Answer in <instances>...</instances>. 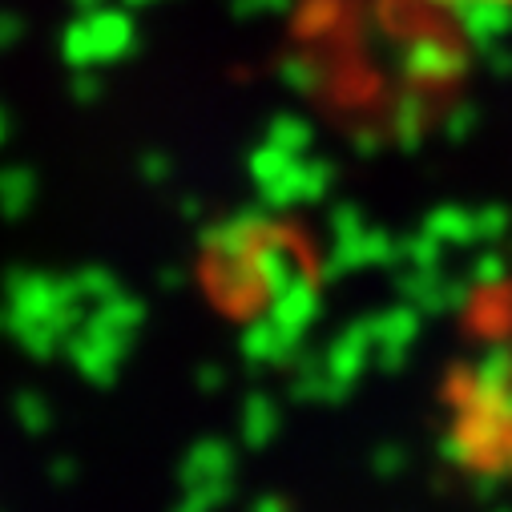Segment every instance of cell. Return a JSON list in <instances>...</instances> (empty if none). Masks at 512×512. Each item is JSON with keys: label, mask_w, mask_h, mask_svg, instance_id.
<instances>
[{"label": "cell", "mask_w": 512, "mask_h": 512, "mask_svg": "<svg viewBox=\"0 0 512 512\" xmlns=\"http://www.w3.org/2000/svg\"><path fill=\"white\" fill-rule=\"evenodd\" d=\"M504 5H512V0H504Z\"/></svg>", "instance_id": "6da1fadb"}]
</instances>
